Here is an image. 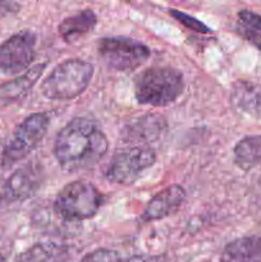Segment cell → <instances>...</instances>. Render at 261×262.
Masks as SVG:
<instances>
[{"instance_id":"1","label":"cell","mask_w":261,"mask_h":262,"mask_svg":"<svg viewBox=\"0 0 261 262\" xmlns=\"http://www.w3.org/2000/svg\"><path fill=\"white\" fill-rule=\"evenodd\" d=\"M106 136L90 118H74L58 133L54 156L67 171L86 170L96 165L107 152Z\"/></svg>"},{"instance_id":"2","label":"cell","mask_w":261,"mask_h":262,"mask_svg":"<svg viewBox=\"0 0 261 262\" xmlns=\"http://www.w3.org/2000/svg\"><path fill=\"white\" fill-rule=\"evenodd\" d=\"M183 90V74L170 67H151L141 72L135 81L138 104L148 106H166L176 101Z\"/></svg>"},{"instance_id":"3","label":"cell","mask_w":261,"mask_h":262,"mask_svg":"<svg viewBox=\"0 0 261 262\" xmlns=\"http://www.w3.org/2000/svg\"><path fill=\"white\" fill-rule=\"evenodd\" d=\"M94 77V67L82 59L61 61L41 83V92L50 100H73L83 94Z\"/></svg>"},{"instance_id":"4","label":"cell","mask_w":261,"mask_h":262,"mask_svg":"<svg viewBox=\"0 0 261 262\" xmlns=\"http://www.w3.org/2000/svg\"><path fill=\"white\" fill-rule=\"evenodd\" d=\"M102 201V194L94 184L76 181L61 188L54 201V211L64 222H82L94 217Z\"/></svg>"},{"instance_id":"5","label":"cell","mask_w":261,"mask_h":262,"mask_svg":"<svg viewBox=\"0 0 261 262\" xmlns=\"http://www.w3.org/2000/svg\"><path fill=\"white\" fill-rule=\"evenodd\" d=\"M50 119L46 113L28 115L12 135L3 151V164L10 166L27 158L46 135Z\"/></svg>"},{"instance_id":"6","label":"cell","mask_w":261,"mask_h":262,"mask_svg":"<svg viewBox=\"0 0 261 262\" xmlns=\"http://www.w3.org/2000/svg\"><path fill=\"white\" fill-rule=\"evenodd\" d=\"M97 51L106 67L119 72L133 71L150 58V49L147 46L123 36L101 38Z\"/></svg>"},{"instance_id":"7","label":"cell","mask_w":261,"mask_h":262,"mask_svg":"<svg viewBox=\"0 0 261 262\" xmlns=\"http://www.w3.org/2000/svg\"><path fill=\"white\" fill-rule=\"evenodd\" d=\"M156 154L147 146H133L113 156L106 169L107 181L118 184H132L141 174L155 164Z\"/></svg>"},{"instance_id":"8","label":"cell","mask_w":261,"mask_h":262,"mask_svg":"<svg viewBox=\"0 0 261 262\" xmlns=\"http://www.w3.org/2000/svg\"><path fill=\"white\" fill-rule=\"evenodd\" d=\"M36 35L23 30L0 43V71L5 74L26 72L35 59Z\"/></svg>"},{"instance_id":"9","label":"cell","mask_w":261,"mask_h":262,"mask_svg":"<svg viewBox=\"0 0 261 262\" xmlns=\"http://www.w3.org/2000/svg\"><path fill=\"white\" fill-rule=\"evenodd\" d=\"M42 179V169L38 164H25L8 178L0 196V204H15L30 199L38 191Z\"/></svg>"},{"instance_id":"10","label":"cell","mask_w":261,"mask_h":262,"mask_svg":"<svg viewBox=\"0 0 261 262\" xmlns=\"http://www.w3.org/2000/svg\"><path fill=\"white\" fill-rule=\"evenodd\" d=\"M168 129L165 118L160 114H146L135 122L128 123L120 130V137L127 143H141L146 146L150 142H156Z\"/></svg>"},{"instance_id":"11","label":"cell","mask_w":261,"mask_h":262,"mask_svg":"<svg viewBox=\"0 0 261 262\" xmlns=\"http://www.w3.org/2000/svg\"><path fill=\"white\" fill-rule=\"evenodd\" d=\"M186 189L179 184H171L163 191L156 193L148 201L145 211H143L142 222H155V220L164 219L177 212L179 207L186 201Z\"/></svg>"},{"instance_id":"12","label":"cell","mask_w":261,"mask_h":262,"mask_svg":"<svg viewBox=\"0 0 261 262\" xmlns=\"http://www.w3.org/2000/svg\"><path fill=\"white\" fill-rule=\"evenodd\" d=\"M46 64H37L12 81L0 84V109L17 104L25 99L36 82L42 76Z\"/></svg>"},{"instance_id":"13","label":"cell","mask_w":261,"mask_h":262,"mask_svg":"<svg viewBox=\"0 0 261 262\" xmlns=\"http://www.w3.org/2000/svg\"><path fill=\"white\" fill-rule=\"evenodd\" d=\"M230 104L238 112L261 120V84L245 79L234 82Z\"/></svg>"},{"instance_id":"14","label":"cell","mask_w":261,"mask_h":262,"mask_svg":"<svg viewBox=\"0 0 261 262\" xmlns=\"http://www.w3.org/2000/svg\"><path fill=\"white\" fill-rule=\"evenodd\" d=\"M219 262H261V237L248 235L228 243Z\"/></svg>"},{"instance_id":"15","label":"cell","mask_w":261,"mask_h":262,"mask_svg":"<svg viewBox=\"0 0 261 262\" xmlns=\"http://www.w3.org/2000/svg\"><path fill=\"white\" fill-rule=\"evenodd\" d=\"M71 250L58 242H40L31 246L15 257L14 262H68Z\"/></svg>"},{"instance_id":"16","label":"cell","mask_w":261,"mask_h":262,"mask_svg":"<svg viewBox=\"0 0 261 262\" xmlns=\"http://www.w3.org/2000/svg\"><path fill=\"white\" fill-rule=\"evenodd\" d=\"M97 17L91 9H83L76 14L67 17L59 25L58 31L66 42H74L95 28Z\"/></svg>"},{"instance_id":"17","label":"cell","mask_w":261,"mask_h":262,"mask_svg":"<svg viewBox=\"0 0 261 262\" xmlns=\"http://www.w3.org/2000/svg\"><path fill=\"white\" fill-rule=\"evenodd\" d=\"M234 164L242 170H250L261 164V135L242 138L233 150Z\"/></svg>"},{"instance_id":"18","label":"cell","mask_w":261,"mask_h":262,"mask_svg":"<svg viewBox=\"0 0 261 262\" xmlns=\"http://www.w3.org/2000/svg\"><path fill=\"white\" fill-rule=\"evenodd\" d=\"M169 14L174 18L176 20H178L181 25H183L184 27H187L188 30L193 31L197 33H211V30L205 25L204 22H201L197 18L192 17V15L187 14V13L182 12L178 9H170L169 10Z\"/></svg>"},{"instance_id":"19","label":"cell","mask_w":261,"mask_h":262,"mask_svg":"<svg viewBox=\"0 0 261 262\" xmlns=\"http://www.w3.org/2000/svg\"><path fill=\"white\" fill-rule=\"evenodd\" d=\"M79 262H123V258L117 251L109 248H97L84 255Z\"/></svg>"},{"instance_id":"20","label":"cell","mask_w":261,"mask_h":262,"mask_svg":"<svg viewBox=\"0 0 261 262\" xmlns=\"http://www.w3.org/2000/svg\"><path fill=\"white\" fill-rule=\"evenodd\" d=\"M238 18H240V22L242 23L243 26L261 32V15L260 14H257V13L255 12H251V10L243 9L238 13Z\"/></svg>"},{"instance_id":"21","label":"cell","mask_w":261,"mask_h":262,"mask_svg":"<svg viewBox=\"0 0 261 262\" xmlns=\"http://www.w3.org/2000/svg\"><path fill=\"white\" fill-rule=\"evenodd\" d=\"M237 31L238 33L245 38V40H247L248 42L252 43L255 48H257L258 50L261 51V32L252 30V28L250 27H246V26H243L242 23L238 26Z\"/></svg>"},{"instance_id":"22","label":"cell","mask_w":261,"mask_h":262,"mask_svg":"<svg viewBox=\"0 0 261 262\" xmlns=\"http://www.w3.org/2000/svg\"><path fill=\"white\" fill-rule=\"evenodd\" d=\"M19 9V5L14 0H0V17L8 14V13H14Z\"/></svg>"},{"instance_id":"23","label":"cell","mask_w":261,"mask_h":262,"mask_svg":"<svg viewBox=\"0 0 261 262\" xmlns=\"http://www.w3.org/2000/svg\"><path fill=\"white\" fill-rule=\"evenodd\" d=\"M123 262H156L154 257H145V256H132V257L123 258Z\"/></svg>"},{"instance_id":"24","label":"cell","mask_w":261,"mask_h":262,"mask_svg":"<svg viewBox=\"0 0 261 262\" xmlns=\"http://www.w3.org/2000/svg\"><path fill=\"white\" fill-rule=\"evenodd\" d=\"M0 262H7V261H5L4 256H2V255H0Z\"/></svg>"}]
</instances>
